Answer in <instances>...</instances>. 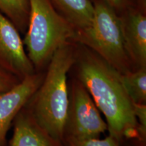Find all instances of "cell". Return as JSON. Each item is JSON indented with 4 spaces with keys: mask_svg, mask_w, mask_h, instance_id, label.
I'll use <instances>...</instances> for the list:
<instances>
[{
    "mask_svg": "<svg viewBox=\"0 0 146 146\" xmlns=\"http://www.w3.org/2000/svg\"><path fill=\"white\" fill-rule=\"evenodd\" d=\"M20 82L15 76L0 68V93L10 90Z\"/></svg>",
    "mask_w": 146,
    "mask_h": 146,
    "instance_id": "15",
    "label": "cell"
},
{
    "mask_svg": "<svg viewBox=\"0 0 146 146\" xmlns=\"http://www.w3.org/2000/svg\"><path fill=\"white\" fill-rule=\"evenodd\" d=\"M118 15L125 49L133 69L146 68V9L131 6Z\"/></svg>",
    "mask_w": 146,
    "mask_h": 146,
    "instance_id": "8",
    "label": "cell"
},
{
    "mask_svg": "<svg viewBox=\"0 0 146 146\" xmlns=\"http://www.w3.org/2000/svg\"><path fill=\"white\" fill-rule=\"evenodd\" d=\"M94 18L84 30L75 31L73 41L89 47L124 74L134 71L124 43L119 16L105 0H91Z\"/></svg>",
    "mask_w": 146,
    "mask_h": 146,
    "instance_id": "4",
    "label": "cell"
},
{
    "mask_svg": "<svg viewBox=\"0 0 146 146\" xmlns=\"http://www.w3.org/2000/svg\"><path fill=\"white\" fill-rule=\"evenodd\" d=\"M9 146H61L39 125L25 106L14 118Z\"/></svg>",
    "mask_w": 146,
    "mask_h": 146,
    "instance_id": "9",
    "label": "cell"
},
{
    "mask_svg": "<svg viewBox=\"0 0 146 146\" xmlns=\"http://www.w3.org/2000/svg\"><path fill=\"white\" fill-rule=\"evenodd\" d=\"M45 72H36L10 90L0 93V146H8L7 134L14 118L40 86Z\"/></svg>",
    "mask_w": 146,
    "mask_h": 146,
    "instance_id": "7",
    "label": "cell"
},
{
    "mask_svg": "<svg viewBox=\"0 0 146 146\" xmlns=\"http://www.w3.org/2000/svg\"><path fill=\"white\" fill-rule=\"evenodd\" d=\"M76 43L74 62L70 72L86 87L97 107L105 116L109 135L120 144L137 143V121L133 104L122 82L121 74L101 56Z\"/></svg>",
    "mask_w": 146,
    "mask_h": 146,
    "instance_id": "1",
    "label": "cell"
},
{
    "mask_svg": "<svg viewBox=\"0 0 146 146\" xmlns=\"http://www.w3.org/2000/svg\"><path fill=\"white\" fill-rule=\"evenodd\" d=\"M105 1L117 12V14L131 6H136V0H105Z\"/></svg>",
    "mask_w": 146,
    "mask_h": 146,
    "instance_id": "16",
    "label": "cell"
},
{
    "mask_svg": "<svg viewBox=\"0 0 146 146\" xmlns=\"http://www.w3.org/2000/svg\"><path fill=\"white\" fill-rule=\"evenodd\" d=\"M30 13L23 43L36 72L45 71L53 55L72 41L75 30L50 0H29Z\"/></svg>",
    "mask_w": 146,
    "mask_h": 146,
    "instance_id": "3",
    "label": "cell"
},
{
    "mask_svg": "<svg viewBox=\"0 0 146 146\" xmlns=\"http://www.w3.org/2000/svg\"><path fill=\"white\" fill-rule=\"evenodd\" d=\"M0 12L8 18L21 34H25L28 27L29 0H0Z\"/></svg>",
    "mask_w": 146,
    "mask_h": 146,
    "instance_id": "11",
    "label": "cell"
},
{
    "mask_svg": "<svg viewBox=\"0 0 146 146\" xmlns=\"http://www.w3.org/2000/svg\"><path fill=\"white\" fill-rule=\"evenodd\" d=\"M133 112L137 121V146L146 145V104H133Z\"/></svg>",
    "mask_w": 146,
    "mask_h": 146,
    "instance_id": "14",
    "label": "cell"
},
{
    "mask_svg": "<svg viewBox=\"0 0 146 146\" xmlns=\"http://www.w3.org/2000/svg\"><path fill=\"white\" fill-rule=\"evenodd\" d=\"M0 68L23 81L36 72L25 50L21 34L0 12Z\"/></svg>",
    "mask_w": 146,
    "mask_h": 146,
    "instance_id": "6",
    "label": "cell"
},
{
    "mask_svg": "<svg viewBox=\"0 0 146 146\" xmlns=\"http://www.w3.org/2000/svg\"><path fill=\"white\" fill-rule=\"evenodd\" d=\"M121 79L133 104H146V68L121 74Z\"/></svg>",
    "mask_w": 146,
    "mask_h": 146,
    "instance_id": "12",
    "label": "cell"
},
{
    "mask_svg": "<svg viewBox=\"0 0 146 146\" xmlns=\"http://www.w3.org/2000/svg\"><path fill=\"white\" fill-rule=\"evenodd\" d=\"M106 131V122L89 91L79 80L71 75L64 137L99 138Z\"/></svg>",
    "mask_w": 146,
    "mask_h": 146,
    "instance_id": "5",
    "label": "cell"
},
{
    "mask_svg": "<svg viewBox=\"0 0 146 146\" xmlns=\"http://www.w3.org/2000/svg\"><path fill=\"white\" fill-rule=\"evenodd\" d=\"M61 146H121V144L109 135L102 139L100 138L76 139L66 137L61 142Z\"/></svg>",
    "mask_w": 146,
    "mask_h": 146,
    "instance_id": "13",
    "label": "cell"
},
{
    "mask_svg": "<svg viewBox=\"0 0 146 146\" xmlns=\"http://www.w3.org/2000/svg\"><path fill=\"white\" fill-rule=\"evenodd\" d=\"M59 13L70 24L75 31L84 30L91 25L94 5L91 0H50Z\"/></svg>",
    "mask_w": 146,
    "mask_h": 146,
    "instance_id": "10",
    "label": "cell"
},
{
    "mask_svg": "<svg viewBox=\"0 0 146 146\" xmlns=\"http://www.w3.org/2000/svg\"><path fill=\"white\" fill-rule=\"evenodd\" d=\"M76 48V42L70 41L55 52L41 84L25 105L39 125L60 143L68 110V74L74 62Z\"/></svg>",
    "mask_w": 146,
    "mask_h": 146,
    "instance_id": "2",
    "label": "cell"
}]
</instances>
